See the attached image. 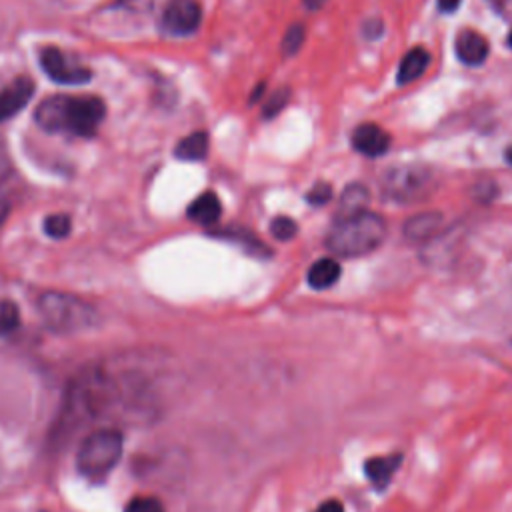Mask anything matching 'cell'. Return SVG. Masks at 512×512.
Returning <instances> with one entry per match:
<instances>
[{"label": "cell", "mask_w": 512, "mask_h": 512, "mask_svg": "<svg viewBox=\"0 0 512 512\" xmlns=\"http://www.w3.org/2000/svg\"><path fill=\"white\" fill-rule=\"evenodd\" d=\"M44 234L54 238V240H60V238H66L70 234V228H72V220L68 214H50L44 218Z\"/></svg>", "instance_id": "20"}, {"label": "cell", "mask_w": 512, "mask_h": 512, "mask_svg": "<svg viewBox=\"0 0 512 512\" xmlns=\"http://www.w3.org/2000/svg\"><path fill=\"white\" fill-rule=\"evenodd\" d=\"M154 412L150 386L140 372L112 370L96 366L84 370L70 386L64 414L62 434H72L78 426L98 420L144 418Z\"/></svg>", "instance_id": "1"}, {"label": "cell", "mask_w": 512, "mask_h": 512, "mask_svg": "<svg viewBox=\"0 0 512 512\" xmlns=\"http://www.w3.org/2000/svg\"><path fill=\"white\" fill-rule=\"evenodd\" d=\"M20 324V312L18 306L10 300L0 302V336H6L14 332Z\"/></svg>", "instance_id": "21"}, {"label": "cell", "mask_w": 512, "mask_h": 512, "mask_svg": "<svg viewBox=\"0 0 512 512\" xmlns=\"http://www.w3.org/2000/svg\"><path fill=\"white\" fill-rule=\"evenodd\" d=\"M208 154V134L206 132H192L186 138H182L176 148L174 156L180 160H202Z\"/></svg>", "instance_id": "18"}, {"label": "cell", "mask_w": 512, "mask_h": 512, "mask_svg": "<svg viewBox=\"0 0 512 512\" xmlns=\"http://www.w3.org/2000/svg\"><path fill=\"white\" fill-rule=\"evenodd\" d=\"M400 462H402V454L374 456L364 462V474L374 488L382 490L390 484L394 472L400 468Z\"/></svg>", "instance_id": "13"}, {"label": "cell", "mask_w": 512, "mask_h": 512, "mask_svg": "<svg viewBox=\"0 0 512 512\" xmlns=\"http://www.w3.org/2000/svg\"><path fill=\"white\" fill-rule=\"evenodd\" d=\"M508 46L512 48V30H510V34H508Z\"/></svg>", "instance_id": "35"}, {"label": "cell", "mask_w": 512, "mask_h": 512, "mask_svg": "<svg viewBox=\"0 0 512 512\" xmlns=\"http://www.w3.org/2000/svg\"><path fill=\"white\" fill-rule=\"evenodd\" d=\"M270 232H272V236H274L276 240L288 242V240H292V238L296 236L298 226H296V222H294L292 218H288V216H276V218L270 222Z\"/></svg>", "instance_id": "23"}, {"label": "cell", "mask_w": 512, "mask_h": 512, "mask_svg": "<svg viewBox=\"0 0 512 512\" xmlns=\"http://www.w3.org/2000/svg\"><path fill=\"white\" fill-rule=\"evenodd\" d=\"M368 202H370L368 186H364L362 182H352L340 194L338 208H336V218H344V216L362 212V210H366Z\"/></svg>", "instance_id": "16"}, {"label": "cell", "mask_w": 512, "mask_h": 512, "mask_svg": "<svg viewBox=\"0 0 512 512\" xmlns=\"http://www.w3.org/2000/svg\"><path fill=\"white\" fill-rule=\"evenodd\" d=\"M8 212H10V202H8L6 194L0 190V226L4 224V220H6Z\"/></svg>", "instance_id": "32"}, {"label": "cell", "mask_w": 512, "mask_h": 512, "mask_svg": "<svg viewBox=\"0 0 512 512\" xmlns=\"http://www.w3.org/2000/svg\"><path fill=\"white\" fill-rule=\"evenodd\" d=\"M288 100H290V90H288V88H280L278 92H274V94L264 102L262 116H264L266 120L274 118L276 114H280V112L286 108Z\"/></svg>", "instance_id": "24"}, {"label": "cell", "mask_w": 512, "mask_h": 512, "mask_svg": "<svg viewBox=\"0 0 512 512\" xmlns=\"http://www.w3.org/2000/svg\"><path fill=\"white\" fill-rule=\"evenodd\" d=\"M188 218L196 224H202V226H210V224H216L220 214H222V204H220V198L214 194V192H202L200 196H196L192 200V204L188 206L186 210Z\"/></svg>", "instance_id": "14"}, {"label": "cell", "mask_w": 512, "mask_h": 512, "mask_svg": "<svg viewBox=\"0 0 512 512\" xmlns=\"http://www.w3.org/2000/svg\"><path fill=\"white\" fill-rule=\"evenodd\" d=\"M504 158H506V162L512 166V146H508V148H506V152H504Z\"/></svg>", "instance_id": "34"}, {"label": "cell", "mask_w": 512, "mask_h": 512, "mask_svg": "<svg viewBox=\"0 0 512 512\" xmlns=\"http://www.w3.org/2000/svg\"><path fill=\"white\" fill-rule=\"evenodd\" d=\"M34 94V82L28 76H18L0 90V124L26 108Z\"/></svg>", "instance_id": "9"}, {"label": "cell", "mask_w": 512, "mask_h": 512, "mask_svg": "<svg viewBox=\"0 0 512 512\" xmlns=\"http://www.w3.org/2000/svg\"><path fill=\"white\" fill-rule=\"evenodd\" d=\"M154 0H116V8L136 12V14H146L152 10Z\"/></svg>", "instance_id": "27"}, {"label": "cell", "mask_w": 512, "mask_h": 512, "mask_svg": "<svg viewBox=\"0 0 512 512\" xmlns=\"http://www.w3.org/2000/svg\"><path fill=\"white\" fill-rule=\"evenodd\" d=\"M332 198V186L328 182H318L314 184V188L306 194V200L312 204V206H322L326 202H330Z\"/></svg>", "instance_id": "26"}, {"label": "cell", "mask_w": 512, "mask_h": 512, "mask_svg": "<svg viewBox=\"0 0 512 512\" xmlns=\"http://www.w3.org/2000/svg\"><path fill=\"white\" fill-rule=\"evenodd\" d=\"M390 134L376 126V124H360L358 128H354L352 132V146L356 152L364 154V156H370V158H376V156H382L388 152L390 148Z\"/></svg>", "instance_id": "10"}, {"label": "cell", "mask_w": 512, "mask_h": 512, "mask_svg": "<svg viewBox=\"0 0 512 512\" xmlns=\"http://www.w3.org/2000/svg\"><path fill=\"white\" fill-rule=\"evenodd\" d=\"M124 512H164V506L158 498H152V496H136L132 498Z\"/></svg>", "instance_id": "25"}, {"label": "cell", "mask_w": 512, "mask_h": 512, "mask_svg": "<svg viewBox=\"0 0 512 512\" xmlns=\"http://www.w3.org/2000/svg\"><path fill=\"white\" fill-rule=\"evenodd\" d=\"M442 230V214L436 210H428V212H420L410 216L404 222L402 234L406 240L414 242V244H424L434 240Z\"/></svg>", "instance_id": "11"}, {"label": "cell", "mask_w": 512, "mask_h": 512, "mask_svg": "<svg viewBox=\"0 0 512 512\" xmlns=\"http://www.w3.org/2000/svg\"><path fill=\"white\" fill-rule=\"evenodd\" d=\"M202 22V6L198 0H168L162 12V30L168 36H190Z\"/></svg>", "instance_id": "8"}, {"label": "cell", "mask_w": 512, "mask_h": 512, "mask_svg": "<svg viewBox=\"0 0 512 512\" xmlns=\"http://www.w3.org/2000/svg\"><path fill=\"white\" fill-rule=\"evenodd\" d=\"M222 238H228V240H234L238 244H242L248 252L256 254V256H270V250L264 242H260L250 230L246 228H236V226H228L224 230L218 232Z\"/></svg>", "instance_id": "19"}, {"label": "cell", "mask_w": 512, "mask_h": 512, "mask_svg": "<svg viewBox=\"0 0 512 512\" xmlns=\"http://www.w3.org/2000/svg\"><path fill=\"white\" fill-rule=\"evenodd\" d=\"M362 32H364V36H366V38L374 40V38H378V36H380V32H382V22H380V20H368V22L364 24Z\"/></svg>", "instance_id": "29"}, {"label": "cell", "mask_w": 512, "mask_h": 512, "mask_svg": "<svg viewBox=\"0 0 512 512\" xmlns=\"http://www.w3.org/2000/svg\"><path fill=\"white\" fill-rule=\"evenodd\" d=\"M428 64H430L428 50H424L422 46L410 48L398 66V78H396L398 84H410L418 80L426 72Z\"/></svg>", "instance_id": "15"}, {"label": "cell", "mask_w": 512, "mask_h": 512, "mask_svg": "<svg viewBox=\"0 0 512 512\" xmlns=\"http://www.w3.org/2000/svg\"><path fill=\"white\" fill-rule=\"evenodd\" d=\"M462 0H436L440 12H454Z\"/></svg>", "instance_id": "31"}, {"label": "cell", "mask_w": 512, "mask_h": 512, "mask_svg": "<svg viewBox=\"0 0 512 512\" xmlns=\"http://www.w3.org/2000/svg\"><path fill=\"white\" fill-rule=\"evenodd\" d=\"M454 52H456L460 62H464L468 66H478V64H482L488 58L490 46H488V40L480 32H476V30H462L456 36Z\"/></svg>", "instance_id": "12"}, {"label": "cell", "mask_w": 512, "mask_h": 512, "mask_svg": "<svg viewBox=\"0 0 512 512\" xmlns=\"http://www.w3.org/2000/svg\"><path fill=\"white\" fill-rule=\"evenodd\" d=\"M124 436L116 428H100L90 432L76 454L78 472L90 480H100L110 474L122 458Z\"/></svg>", "instance_id": "5"}, {"label": "cell", "mask_w": 512, "mask_h": 512, "mask_svg": "<svg viewBox=\"0 0 512 512\" xmlns=\"http://www.w3.org/2000/svg\"><path fill=\"white\" fill-rule=\"evenodd\" d=\"M438 186L436 174L422 164H400L390 168L382 180L380 188L388 200L400 204L422 202L424 198L432 196Z\"/></svg>", "instance_id": "6"}, {"label": "cell", "mask_w": 512, "mask_h": 512, "mask_svg": "<svg viewBox=\"0 0 512 512\" xmlns=\"http://www.w3.org/2000/svg\"><path fill=\"white\" fill-rule=\"evenodd\" d=\"M38 60L44 74L56 84L80 86L92 80V70L58 46H44Z\"/></svg>", "instance_id": "7"}, {"label": "cell", "mask_w": 512, "mask_h": 512, "mask_svg": "<svg viewBox=\"0 0 512 512\" xmlns=\"http://www.w3.org/2000/svg\"><path fill=\"white\" fill-rule=\"evenodd\" d=\"M36 306L44 326L56 334L84 332L98 322V310L76 294L48 290L40 294Z\"/></svg>", "instance_id": "4"}, {"label": "cell", "mask_w": 512, "mask_h": 512, "mask_svg": "<svg viewBox=\"0 0 512 512\" xmlns=\"http://www.w3.org/2000/svg\"><path fill=\"white\" fill-rule=\"evenodd\" d=\"M106 116V106L98 96L56 94L42 100L34 112L36 124L52 134L92 138Z\"/></svg>", "instance_id": "2"}, {"label": "cell", "mask_w": 512, "mask_h": 512, "mask_svg": "<svg viewBox=\"0 0 512 512\" xmlns=\"http://www.w3.org/2000/svg\"><path fill=\"white\" fill-rule=\"evenodd\" d=\"M314 512H344V508H342V504L338 500H326Z\"/></svg>", "instance_id": "30"}, {"label": "cell", "mask_w": 512, "mask_h": 512, "mask_svg": "<svg viewBox=\"0 0 512 512\" xmlns=\"http://www.w3.org/2000/svg\"><path fill=\"white\" fill-rule=\"evenodd\" d=\"M340 272L342 268L334 258H320L308 268L306 280L314 290H326L338 282Z\"/></svg>", "instance_id": "17"}, {"label": "cell", "mask_w": 512, "mask_h": 512, "mask_svg": "<svg viewBox=\"0 0 512 512\" xmlns=\"http://www.w3.org/2000/svg\"><path fill=\"white\" fill-rule=\"evenodd\" d=\"M326 4V0H304V6L308 10H320Z\"/></svg>", "instance_id": "33"}, {"label": "cell", "mask_w": 512, "mask_h": 512, "mask_svg": "<svg viewBox=\"0 0 512 512\" xmlns=\"http://www.w3.org/2000/svg\"><path fill=\"white\" fill-rule=\"evenodd\" d=\"M488 4L506 20H512V0H488Z\"/></svg>", "instance_id": "28"}, {"label": "cell", "mask_w": 512, "mask_h": 512, "mask_svg": "<svg viewBox=\"0 0 512 512\" xmlns=\"http://www.w3.org/2000/svg\"><path fill=\"white\" fill-rule=\"evenodd\" d=\"M386 220L370 210L336 218L326 234V246L332 254L344 258L364 256L376 250L386 238Z\"/></svg>", "instance_id": "3"}, {"label": "cell", "mask_w": 512, "mask_h": 512, "mask_svg": "<svg viewBox=\"0 0 512 512\" xmlns=\"http://www.w3.org/2000/svg\"><path fill=\"white\" fill-rule=\"evenodd\" d=\"M304 36H306L304 26H302V24H292V26L286 30L284 40H282V46H280L282 54H284V56H294V54L300 50V46L304 44Z\"/></svg>", "instance_id": "22"}]
</instances>
